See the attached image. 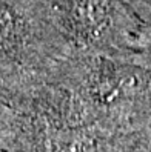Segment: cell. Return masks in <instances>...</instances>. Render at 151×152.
<instances>
[{
  "label": "cell",
  "instance_id": "obj_2",
  "mask_svg": "<svg viewBox=\"0 0 151 152\" xmlns=\"http://www.w3.org/2000/svg\"><path fill=\"white\" fill-rule=\"evenodd\" d=\"M73 52L40 0H0V78L6 89L46 82Z\"/></svg>",
  "mask_w": 151,
  "mask_h": 152
},
{
  "label": "cell",
  "instance_id": "obj_1",
  "mask_svg": "<svg viewBox=\"0 0 151 152\" xmlns=\"http://www.w3.org/2000/svg\"><path fill=\"white\" fill-rule=\"evenodd\" d=\"M77 52L142 63L150 26L137 0H40Z\"/></svg>",
  "mask_w": 151,
  "mask_h": 152
},
{
  "label": "cell",
  "instance_id": "obj_3",
  "mask_svg": "<svg viewBox=\"0 0 151 152\" xmlns=\"http://www.w3.org/2000/svg\"><path fill=\"white\" fill-rule=\"evenodd\" d=\"M145 17H147V22L150 26V48L147 52V57L144 60V65L151 66V0H145Z\"/></svg>",
  "mask_w": 151,
  "mask_h": 152
}]
</instances>
